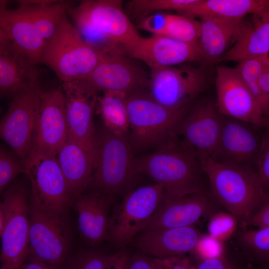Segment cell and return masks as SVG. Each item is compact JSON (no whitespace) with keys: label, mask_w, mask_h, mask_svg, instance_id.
Instances as JSON below:
<instances>
[{"label":"cell","mask_w":269,"mask_h":269,"mask_svg":"<svg viewBox=\"0 0 269 269\" xmlns=\"http://www.w3.org/2000/svg\"><path fill=\"white\" fill-rule=\"evenodd\" d=\"M0 2V30L32 63L40 64L44 50L63 17L72 6L70 1L22 0L18 7H6Z\"/></svg>","instance_id":"cell-1"},{"label":"cell","mask_w":269,"mask_h":269,"mask_svg":"<svg viewBox=\"0 0 269 269\" xmlns=\"http://www.w3.org/2000/svg\"><path fill=\"white\" fill-rule=\"evenodd\" d=\"M134 165L139 175L162 185L166 195L208 194L200 158L178 138L152 152L135 156Z\"/></svg>","instance_id":"cell-2"},{"label":"cell","mask_w":269,"mask_h":269,"mask_svg":"<svg viewBox=\"0 0 269 269\" xmlns=\"http://www.w3.org/2000/svg\"><path fill=\"white\" fill-rule=\"evenodd\" d=\"M200 159L212 196L236 218L239 225L246 226L268 194L256 171L221 163L210 156Z\"/></svg>","instance_id":"cell-3"},{"label":"cell","mask_w":269,"mask_h":269,"mask_svg":"<svg viewBox=\"0 0 269 269\" xmlns=\"http://www.w3.org/2000/svg\"><path fill=\"white\" fill-rule=\"evenodd\" d=\"M67 13L84 40L99 54L141 37L124 12L122 0H83Z\"/></svg>","instance_id":"cell-4"},{"label":"cell","mask_w":269,"mask_h":269,"mask_svg":"<svg viewBox=\"0 0 269 269\" xmlns=\"http://www.w3.org/2000/svg\"><path fill=\"white\" fill-rule=\"evenodd\" d=\"M192 104L166 108L153 99L146 89L129 95V137L134 153L156 150L177 138L178 126Z\"/></svg>","instance_id":"cell-5"},{"label":"cell","mask_w":269,"mask_h":269,"mask_svg":"<svg viewBox=\"0 0 269 269\" xmlns=\"http://www.w3.org/2000/svg\"><path fill=\"white\" fill-rule=\"evenodd\" d=\"M128 133L96 130L93 171L88 186L112 197L130 189L137 176Z\"/></svg>","instance_id":"cell-6"},{"label":"cell","mask_w":269,"mask_h":269,"mask_svg":"<svg viewBox=\"0 0 269 269\" xmlns=\"http://www.w3.org/2000/svg\"><path fill=\"white\" fill-rule=\"evenodd\" d=\"M67 14L48 42L40 61V64L50 68L62 83L86 77L101 59V55L86 43Z\"/></svg>","instance_id":"cell-7"},{"label":"cell","mask_w":269,"mask_h":269,"mask_svg":"<svg viewBox=\"0 0 269 269\" xmlns=\"http://www.w3.org/2000/svg\"><path fill=\"white\" fill-rule=\"evenodd\" d=\"M28 209L29 242L27 259L64 268L71 239L68 214L51 212L32 200Z\"/></svg>","instance_id":"cell-8"},{"label":"cell","mask_w":269,"mask_h":269,"mask_svg":"<svg viewBox=\"0 0 269 269\" xmlns=\"http://www.w3.org/2000/svg\"><path fill=\"white\" fill-rule=\"evenodd\" d=\"M165 195L164 187L156 183L129 191L110 216L107 239L120 248L131 243Z\"/></svg>","instance_id":"cell-9"},{"label":"cell","mask_w":269,"mask_h":269,"mask_svg":"<svg viewBox=\"0 0 269 269\" xmlns=\"http://www.w3.org/2000/svg\"><path fill=\"white\" fill-rule=\"evenodd\" d=\"M24 165L31 186V200L51 212L68 214L73 200L56 156L31 148Z\"/></svg>","instance_id":"cell-10"},{"label":"cell","mask_w":269,"mask_h":269,"mask_svg":"<svg viewBox=\"0 0 269 269\" xmlns=\"http://www.w3.org/2000/svg\"><path fill=\"white\" fill-rule=\"evenodd\" d=\"M207 84L203 68L190 65L164 67L151 70L147 91L159 104L178 109L192 104Z\"/></svg>","instance_id":"cell-11"},{"label":"cell","mask_w":269,"mask_h":269,"mask_svg":"<svg viewBox=\"0 0 269 269\" xmlns=\"http://www.w3.org/2000/svg\"><path fill=\"white\" fill-rule=\"evenodd\" d=\"M8 213L0 236V269H18L27 259L29 242L28 204L23 186L16 184L4 193Z\"/></svg>","instance_id":"cell-12"},{"label":"cell","mask_w":269,"mask_h":269,"mask_svg":"<svg viewBox=\"0 0 269 269\" xmlns=\"http://www.w3.org/2000/svg\"><path fill=\"white\" fill-rule=\"evenodd\" d=\"M264 127L223 116L220 136L210 157L256 171Z\"/></svg>","instance_id":"cell-13"},{"label":"cell","mask_w":269,"mask_h":269,"mask_svg":"<svg viewBox=\"0 0 269 269\" xmlns=\"http://www.w3.org/2000/svg\"><path fill=\"white\" fill-rule=\"evenodd\" d=\"M42 91L37 87L17 94L0 121L1 139L24 163L31 148Z\"/></svg>","instance_id":"cell-14"},{"label":"cell","mask_w":269,"mask_h":269,"mask_svg":"<svg viewBox=\"0 0 269 269\" xmlns=\"http://www.w3.org/2000/svg\"><path fill=\"white\" fill-rule=\"evenodd\" d=\"M216 106L223 116L261 127L268 124L261 107L236 68L216 69Z\"/></svg>","instance_id":"cell-15"},{"label":"cell","mask_w":269,"mask_h":269,"mask_svg":"<svg viewBox=\"0 0 269 269\" xmlns=\"http://www.w3.org/2000/svg\"><path fill=\"white\" fill-rule=\"evenodd\" d=\"M68 137L94 154L96 130L93 115L98 93L80 79L62 83Z\"/></svg>","instance_id":"cell-16"},{"label":"cell","mask_w":269,"mask_h":269,"mask_svg":"<svg viewBox=\"0 0 269 269\" xmlns=\"http://www.w3.org/2000/svg\"><path fill=\"white\" fill-rule=\"evenodd\" d=\"M122 49L101 55L95 68L80 79L99 92L116 91L128 96L148 87V76L130 62Z\"/></svg>","instance_id":"cell-17"},{"label":"cell","mask_w":269,"mask_h":269,"mask_svg":"<svg viewBox=\"0 0 269 269\" xmlns=\"http://www.w3.org/2000/svg\"><path fill=\"white\" fill-rule=\"evenodd\" d=\"M223 116L208 100L191 105L178 126L177 134L199 158L211 156L218 141Z\"/></svg>","instance_id":"cell-18"},{"label":"cell","mask_w":269,"mask_h":269,"mask_svg":"<svg viewBox=\"0 0 269 269\" xmlns=\"http://www.w3.org/2000/svg\"><path fill=\"white\" fill-rule=\"evenodd\" d=\"M67 137L65 97L63 91H42L31 148L56 156Z\"/></svg>","instance_id":"cell-19"},{"label":"cell","mask_w":269,"mask_h":269,"mask_svg":"<svg viewBox=\"0 0 269 269\" xmlns=\"http://www.w3.org/2000/svg\"><path fill=\"white\" fill-rule=\"evenodd\" d=\"M122 48L127 57L143 61L151 70L204 60L198 41L185 43L164 35L140 37Z\"/></svg>","instance_id":"cell-20"},{"label":"cell","mask_w":269,"mask_h":269,"mask_svg":"<svg viewBox=\"0 0 269 269\" xmlns=\"http://www.w3.org/2000/svg\"><path fill=\"white\" fill-rule=\"evenodd\" d=\"M217 212L216 206L208 194L194 193L180 196L165 195L157 210L140 232L194 226L201 218H210Z\"/></svg>","instance_id":"cell-21"},{"label":"cell","mask_w":269,"mask_h":269,"mask_svg":"<svg viewBox=\"0 0 269 269\" xmlns=\"http://www.w3.org/2000/svg\"><path fill=\"white\" fill-rule=\"evenodd\" d=\"M37 65L29 59L0 30V92L11 98L27 90L40 87Z\"/></svg>","instance_id":"cell-22"},{"label":"cell","mask_w":269,"mask_h":269,"mask_svg":"<svg viewBox=\"0 0 269 269\" xmlns=\"http://www.w3.org/2000/svg\"><path fill=\"white\" fill-rule=\"evenodd\" d=\"M200 18L201 35L198 40L206 64L221 58L248 31L250 22L244 18L206 16Z\"/></svg>","instance_id":"cell-23"},{"label":"cell","mask_w":269,"mask_h":269,"mask_svg":"<svg viewBox=\"0 0 269 269\" xmlns=\"http://www.w3.org/2000/svg\"><path fill=\"white\" fill-rule=\"evenodd\" d=\"M134 245L144 255L162 259L195 251L204 236L194 226L143 231Z\"/></svg>","instance_id":"cell-24"},{"label":"cell","mask_w":269,"mask_h":269,"mask_svg":"<svg viewBox=\"0 0 269 269\" xmlns=\"http://www.w3.org/2000/svg\"><path fill=\"white\" fill-rule=\"evenodd\" d=\"M112 197L94 191L80 194L73 201L77 213V227L81 238L90 245L107 239Z\"/></svg>","instance_id":"cell-25"},{"label":"cell","mask_w":269,"mask_h":269,"mask_svg":"<svg viewBox=\"0 0 269 269\" xmlns=\"http://www.w3.org/2000/svg\"><path fill=\"white\" fill-rule=\"evenodd\" d=\"M56 158L73 200L88 185L93 171L94 156L79 143L67 137Z\"/></svg>","instance_id":"cell-26"},{"label":"cell","mask_w":269,"mask_h":269,"mask_svg":"<svg viewBox=\"0 0 269 269\" xmlns=\"http://www.w3.org/2000/svg\"><path fill=\"white\" fill-rule=\"evenodd\" d=\"M252 15V22L246 34L225 53L219 62H239L269 55V5Z\"/></svg>","instance_id":"cell-27"},{"label":"cell","mask_w":269,"mask_h":269,"mask_svg":"<svg viewBox=\"0 0 269 269\" xmlns=\"http://www.w3.org/2000/svg\"><path fill=\"white\" fill-rule=\"evenodd\" d=\"M269 5V0H198L179 14L195 18L206 16L243 18Z\"/></svg>","instance_id":"cell-28"},{"label":"cell","mask_w":269,"mask_h":269,"mask_svg":"<svg viewBox=\"0 0 269 269\" xmlns=\"http://www.w3.org/2000/svg\"><path fill=\"white\" fill-rule=\"evenodd\" d=\"M127 97L126 94L116 91H104L98 96L95 111L104 126L115 134H127L130 130Z\"/></svg>","instance_id":"cell-29"},{"label":"cell","mask_w":269,"mask_h":269,"mask_svg":"<svg viewBox=\"0 0 269 269\" xmlns=\"http://www.w3.org/2000/svg\"><path fill=\"white\" fill-rule=\"evenodd\" d=\"M240 243L252 259L259 264L269 263V227L241 232Z\"/></svg>","instance_id":"cell-30"},{"label":"cell","mask_w":269,"mask_h":269,"mask_svg":"<svg viewBox=\"0 0 269 269\" xmlns=\"http://www.w3.org/2000/svg\"><path fill=\"white\" fill-rule=\"evenodd\" d=\"M201 31L200 21L180 14H168L164 36L183 42L194 43L198 41Z\"/></svg>","instance_id":"cell-31"},{"label":"cell","mask_w":269,"mask_h":269,"mask_svg":"<svg viewBox=\"0 0 269 269\" xmlns=\"http://www.w3.org/2000/svg\"><path fill=\"white\" fill-rule=\"evenodd\" d=\"M269 59V55L249 58L239 62L237 67H236L244 82L259 104L265 118V105L259 88V79Z\"/></svg>","instance_id":"cell-32"},{"label":"cell","mask_w":269,"mask_h":269,"mask_svg":"<svg viewBox=\"0 0 269 269\" xmlns=\"http://www.w3.org/2000/svg\"><path fill=\"white\" fill-rule=\"evenodd\" d=\"M198 0H133L128 7L134 15L146 16L159 10H175L178 13L189 8Z\"/></svg>","instance_id":"cell-33"},{"label":"cell","mask_w":269,"mask_h":269,"mask_svg":"<svg viewBox=\"0 0 269 269\" xmlns=\"http://www.w3.org/2000/svg\"><path fill=\"white\" fill-rule=\"evenodd\" d=\"M24 163L15 158L9 151L1 146L0 150V191L7 187L20 173H25Z\"/></svg>","instance_id":"cell-34"},{"label":"cell","mask_w":269,"mask_h":269,"mask_svg":"<svg viewBox=\"0 0 269 269\" xmlns=\"http://www.w3.org/2000/svg\"><path fill=\"white\" fill-rule=\"evenodd\" d=\"M238 225L236 218L230 213L217 212L210 218L209 235L220 241L231 236Z\"/></svg>","instance_id":"cell-35"},{"label":"cell","mask_w":269,"mask_h":269,"mask_svg":"<svg viewBox=\"0 0 269 269\" xmlns=\"http://www.w3.org/2000/svg\"><path fill=\"white\" fill-rule=\"evenodd\" d=\"M108 256L97 251L82 250L68 258L66 266L68 269H103Z\"/></svg>","instance_id":"cell-36"},{"label":"cell","mask_w":269,"mask_h":269,"mask_svg":"<svg viewBox=\"0 0 269 269\" xmlns=\"http://www.w3.org/2000/svg\"><path fill=\"white\" fill-rule=\"evenodd\" d=\"M256 171L263 187L269 191V123L264 127Z\"/></svg>","instance_id":"cell-37"},{"label":"cell","mask_w":269,"mask_h":269,"mask_svg":"<svg viewBox=\"0 0 269 269\" xmlns=\"http://www.w3.org/2000/svg\"><path fill=\"white\" fill-rule=\"evenodd\" d=\"M168 20V14L158 13L143 18L137 25L140 29L148 31L153 35H164Z\"/></svg>","instance_id":"cell-38"},{"label":"cell","mask_w":269,"mask_h":269,"mask_svg":"<svg viewBox=\"0 0 269 269\" xmlns=\"http://www.w3.org/2000/svg\"><path fill=\"white\" fill-rule=\"evenodd\" d=\"M152 260L154 269H196L197 266L184 255Z\"/></svg>","instance_id":"cell-39"},{"label":"cell","mask_w":269,"mask_h":269,"mask_svg":"<svg viewBox=\"0 0 269 269\" xmlns=\"http://www.w3.org/2000/svg\"><path fill=\"white\" fill-rule=\"evenodd\" d=\"M222 247L219 241L209 235H204L199 242L196 251L203 255V259L223 254Z\"/></svg>","instance_id":"cell-40"},{"label":"cell","mask_w":269,"mask_h":269,"mask_svg":"<svg viewBox=\"0 0 269 269\" xmlns=\"http://www.w3.org/2000/svg\"><path fill=\"white\" fill-rule=\"evenodd\" d=\"M246 226L261 228L269 227V191L264 202L249 220Z\"/></svg>","instance_id":"cell-41"},{"label":"cell","mask_w":269,"mask_h":269,"mask_svg":"<svg viewBox=\"0 0 269 269\" xmlns=\"http://www.w3.org/2000/svg\"><path fill=\"white\" fill-rule=\"evenodd\" d=\"M130 255L124 247L109 255L103 269H128Z\"/></svg>","instance_id":"cell-42"},{"label":"cell","mask_w":269,"mask_h":269,"mask_svg":"<svg viewBox=\"0 0 269 269\" xmlns=\"http://www.w3.org/2000/svg\"><path fill=\"white\" fill-rule=\"evenodd\" d=\"M196 269H235L232 264L223 254L203 258Z\"/></svg>","instance_id":"cell-43"},{"label":"cell","mask_w":269,"mask_h":269,"mask_svg":"<svg viewBox=\"0 0 269 269\" xmlns=\"http://www.w3.org/2000/svg\"><path fill=\"white\" fill-rule=\"evenodd\" d=\"M259 85L265 105V118L267 120L269 117V59L260 76Z\"/></svg>","instance_id":"cell-44"},{"label":"cell","mask_w":269,"mask_h":269,"mask_svg":"<svg viewBox=\"0 0 269 269\" xmlns=\"http://www.w3.org/2000/svg\"><path fill=\"white\" fill-rule=\"evenodd\" d=\"M128 269H154L153 260L142 253L130 256Z\"/></svg>","instance_id":"cell-45"},{"label":"cell","mask_w":269,"mask_h":269,"mask_svg":"<svg viewBox=\"0 0 269 269\" xmlns=\"http://www.w3.org/2000/svg\"><path fill=\"white\" fill-rule=\"evenodd\" d=\"M27 260L28 261H25L18 269H63L35 260Z\"/></svg>","instance_id":"cell-46"},{"label":"cell","mask_w":269,"mask_h":269,"mask_svg":"<svg viewBox=\"0 0 269 269\" xmlns=\"http://www.w3.org/2000/svg\"><path fill=\"white\" fill-rule=\"evenodd\" d=\"M259 265L260 266L259 269H269V263Z\"/></svg>","instance_id":"cell-47"},{"label":"cell","mask_w":269,"mask_h":269,"mask_svg":"<svg viewBox=\"0 0 269 269\" xmlns=\"http://www.w3.org/2000/svg\"><path fill=\"white\" fill-rule=\"evenodd\" d=\"M267 122H268V123H269V117L267 119Z\"/></svg>","instance_id":"cell-48"},{"label":"cell","mask_w":269,"mask_h":269,"mask_svg":"<svg viewBox=\"0 0 269 269\" xmlns=\"http://www.w3.org/2000/svg\"></svg>","instance_id":"cell-49"}]
</instances>
